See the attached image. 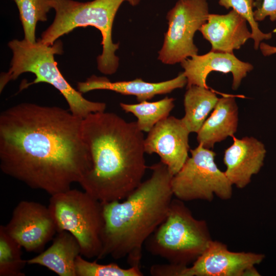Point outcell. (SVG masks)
Here are the masks:
<instances>
[{"label":"cell","instance_id":"obj_1","mask_svg":"<svg viewBox=\"0 0 276 276\" xmlns=\"http://www.w3.org/2000/svg\"><path fill=\"white\" fill-rule=\"evenodd\" d=\"M81 119L62 108L23 103L0 115V168L53 195L79 183L92 160Z\"/></svg>","mask_w":276,"mask_h":276},{"label":"cell","instance_id":"obj_2","mask_svg":"<svg viewBox=\"0 0 276 276\" xmlns=\"http://www.w3.org/2000/svg\"><path fill=\"white\" fill-rule=\"evenodd\" d=\"M92 167L79 182L102 203L125 199L142 182L147 167L143 132L112 112L89 114L82 121Z\"/></svg>","mask_w":276,"mask_h":276},{"label":"cell","instance_id":"obj_3","mask_svg":"<svg viewBox=\"0 0 276 276\" xmlns=\"http://www.w3.org/2000/svg\"><path fill=\"white\" fill-rule=\"evenodd\" d=\"M150 168V177L124 200L101 202L104 225L98 259L127 257L130 266H140L143 246L166 219L174 196L167 167L160 162Z\"/></svg>","mask_w":276,"mask_h":276},{"label":"cell","instance_id":"obj_4","mask_svg":"<svg viewBox=\"0 0 276 276\" xmlns=\"http://www.w3.org/2000/svg\"><path fill=\"white\" fill-rule=\"evenodd\" d=\"M8 45L12 51L13 57L9 71L1 76V92L9 81L16 79L22 73L30 72L36 78L31 82H22L20 91L34 84L47 83L61 93L68 105L70 111L81 119L91 113L105 111V103L87 100L61 74L54 58L55 55L63 52L60 41L48 45L40 39L34 43L25 39H14L9 42Z\"/></svg>","mask_w":276,"mask_h":276},{"label":"cell","instance_id":"obj_5","mask_svg":"<svg viewBox=\"0 0 276 276\" xmlns=\"http://www.w3.org/2000/svg\"><path fill=\"white\" fill-rule=\"evenodd\" d=\"M125 0H52L55 11L53 23L44 31L41 41L52 45L60 37L78 27H94L101 33L102 54L97 57L98 70L105 75L114 73L119 66L115 52L119 43L112 40V28L116 13Z\"/></svg>","mask_w":276,"mask_h":276},{"label":"cell","instance_id":"obj_6","mask_svg":"<svg viewBox=\"0 0 276 276\" xmlns=\"http://www.w3.org/2000/svg\"><path fill=\"white\" fill-rule=\"evenodd\" d=\"M183 202L172 199L166 219L144 245L150 254L169 263L188 266L212 240L205 221L195 218Z\"/></svg>","mask_w":276,"mask_h":276},{"label":"cell","instance_id":"obj_7","mask_svg":"<svg viewBox=\"0 0 276 276\" xmlns=\"http://www.w3.org/2000/svg\"><path fill=\"white\" fill-rule=\"evenodd\" d=\"M48 207L57 232H70L78 241L81 256L98 259L104 225L102 203L84 191L70 189L51 195Z\"/></svg>","mask_w":276,"mask_h":276},{"label":"cell","instance_id":"obj_8","mask_svg":"<svg viewBox=\"0 0 276 276\" xmlns=\"http://www.w3.org/2000/svg\"><path fill=\"white\" fill-rule=\"evenodd\" d=\"M190 152L191 156L172 177L174 196L183 201H211L215 195L222 200L230 199L233 185L215 163L216 153L200 144Z\"/></svg>","mask_w":276,"mask_h":276},{"label":"cell","instance_id":"obj_9","mask_svg":"<svg viewBox=\"0 0 276 276\" xmlns=\"http://www.w3.org/2000/svg\"><path fill=\"white\" fill-rule=\"evenodd\" d=\"M209 14L206 0H178L167 13L168 29L158 59L174 64L197 55L194 36L206 22Z\"/></svg>","mask_w":276,"mask_h":276},{"label":"cell","instance_id":"obj_10","mask_svg":"<svg viewBox=\"0 0 276 276\" xmlns=\"http://www.w3.org/2000/svg\"><path fill=\"white\" fill-rule=\"evenodd\" d=\"M6 232L29 252H41L57 232L49 207L33 201L21 200L13 209Z\"/></svg>","mask_w":276,"mask_h":276},{"label":"cell","instance_id":"obj_11","mask_svg":"<svg viewBox=\"0 0 276 276\" xmlns=\"http://www.w3.org/2000/svg\"><path fill=\"white\" fill-rule=\"evenodd\" d=\"M190 133L181 119L169 116L148 132L144 141L145 153L158 154L173 176L189 158Z\"/></svg>","mask_w":276,"mask_h":276},{"label":"cell","instance_id":"obj_12","mask_svg":"<svg viewBox=\"0 0 276 276\" xmlns=\"http://www.w3.org/2000/svg\"><path fill=\"white\" fill-rule=\"evenodd\" d=\"M265 255L251 252H234L213 241L191 266L183 267L181 276H246L247 270L261 263Z\"/></svg>","mask_w":276,"mask_h":276},{"label":"cell","instance_id":"obj_13","mask_svg":"<svg viewBox=\"0 0 276 276\" xmlns=\"http://www.w3.org/2000/svg\"><path fill=\"white\" fill-rule=\"evenodd\" d=\"M180 63L187 78V88L197 85L209 88L206 83V78L211 72L216 71L232 73V88L237 90L242 79L254 68L252 64L239 60L233 53L212 51L204 55H194Z\"/></svg>","mask_w":276,"mask_h":276},{"label":"cell","instance_id":"obj_14","mask_svg":"<svg viewBox=\"0 0 276 276\" xmlns=\"http://www.w3.org/2000/svg\"><path fill=\"white\" fill-rule=\"evenodd\" d=\"M233 138V144L224 153V172L233 185L243 189L263 166L266 150L262 142L254 137Z\"/></svg>","mask_w":276,"mask_h":276},{"label":"cell","instance_id":"obj_15","mask_svg":"<svg viewBox=\"0 0 276 276\" xmlns=\"http://www.w3.org/2000/svg\"><path fill=\"white\" fill-rule=\"evenodd\" d=\"M199 31L214 52L233 53L251 38L246 20L234 9L226 14H209Z\"/></svg>","mask_w":276,"mask_h":276},{"label":"cell","instance_id":"obj_16","mask_svg":"<svg viewBox=\"0 0 276 276\" xmlns=\"http://www.w3.org/2000/svg\"><path fill=\"white\" fill-rule=\"evenodd\" d=\"M187 83L183 72L172 79L156 83L146 82L141 78L111 82L106 77L93 75L85 81L78 82L77 89L82 94L98 89L111 90L124 95L134 96L141 102L150 100L157 95L166 94L182 88Z\"/></svg>","mask_w":276,"mask_h":276},{"label":"cell","instance_id":"obj_17","mask_svg":"<svg viewBox=\"0 0 276 276\" xmlns=\"http://www.w3.org/2000/svg\"><path fill=\"white\" fill-rule=\"evenodd\" d=\"M238 124V107L234 96L224 95L197 133L198 144L213 148L215 144L234 136Z\"/></svg>","mask_w":276,"mask_h":276},{"label":"cell","instance_id":"obj_18","mask_svg":"<svg viewBox=\"0 0 276 276\" xmlns=\"http://www.w3.org/2000/svg\"><path fill=\"white\" fill-rule=\"evenodd\" d=\"M80 255L78 241L70 232L62 231L57 233L49 248L27 263L45 267L59 276H76L75 261Z\"/></svg>","mask_w":276,"mask_h":276},{"label":"cell","instance_id":"obj_19","mask_svg":"<svg viewBox=\"0 0 276 276\" xmlns=\"http://www.w3.org/2000/svg\"><path fill=\"white\" fill-rule=\"evenodd\" d=\"M187 88L183 99L185 114L181 120L190 132L197 133L219 98L208 88L192 85Z\"/></svg>","mask_w":276,"mask_h":276},{"label":"cell","instance_id":"obj_20","mask_svg":"<svg viewBox=\"0 0 276 276\" xmlns=\"http://www.w3.org/2000/svg\"><path fill=\"white\" fill-rule=\"evenodd\" d=\"M174 98L166 97L153 102L144 101L137 104L120 103V105L125 112L136 117V122L142 131L149 132L157 123L169 117L174 107Z\"/></svg>","mask_w":276,"mask_h":276},{"label":"cell","instance_id":"obj_21","mask_svg":"<svg viewBox=\"0 0 276 276\" xmlns=\"http://www.w3.org/2000/svg\"><path fill=\"white\" fill-rule=\"evenodd\" d=\"M22 247L0 226V276H25Z\"/></svg>","mask_w":276,"mask_h":276},{"label":"cell","instance_id":"obj_22","mask_svg":"<svg viewBox=\"0 0 276 276\" xmlns=\"http://www.w3.org/2000/svg\"><path fill=\"white\" fill-rule=\"evenodd\" d=\"M19 13L25 39L34 43L38 21L47 20V13L52 9V0H14Z\"/></svg>","mask_w":276,"mask_h":276},{"label":"cell","instance_id":"obj_23","mask_svg":"<svg viewBox=\"0 0 276 276\" xmlns=\"http://www.w3.org/2000/svg\"><path fill=\"white\" fill-rule=\"evenodd\" d=\"M76 276H142L140 266L123 268L116 263L101 264L96 261L89 262L81 255L75 261Z\"/></svg>","mask_w":276,"mask_h":276},{"label":"cell","instance_id":"obj_24","mask_svg":"<svg viewBox=\"0 0 276 276\" xmlns=\"http://www.w3.org/2000/svg\"><path fill=\"white\" fill-rule=\"evenodd\" d=\"M254 0H218L220 6L227 9L232 8L249 23L251 30V39L254 41V48L258 50L262 40L272 38V33H264L259 29L254 16Z\"/></svg>","mask_w":276,"mask_h":276},{"label":"cell","instance_id":"obj_25","mask_svg":"<svg viewBox=\"0 0 276 276\" xmlns=\"http://www.w3.org/2000/svg\"><path fill=\"white\" fill-rule=\"evenodd\" d=\"M254 7L256 8L254 16L257 21H262L267 16L272 21L276 20V0H255Z\"/></svg>","mask_w":276,"mask_h":276},{"label":"cell","instance_id":"obj_26","mask_svg":"<svg viewBox=\"0 0 276 276\" xmlns=\"http://www.w3.org/2000/svg\"><path fill=\"white\" fill-rule=\"evenodd\" d=\"M259 48L264 56H270L276 53V47L271 46L264 42H261Z\"/></svg>","mask_w":276,"mask_h":276},{"label":"cell","instance_id":"obj_27","mask_svg":"<svg viewBox=\"0 0 276 276\" xmlns=\"http://www.w3.org/2000/svg\"><path fill=\"white\" fill-rule=\"evenodd\" d=\"M128 2L131 6H135L138 5L141 0H125Z\"/></svg>","mask_w":276,"mask_h":276}]
</instances>
